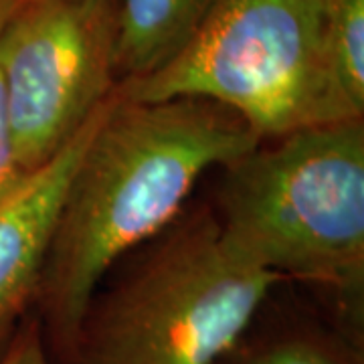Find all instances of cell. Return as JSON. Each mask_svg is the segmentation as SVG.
Segmentation results:
<instances>
[{
    "label": "cell",
    "instance_id": "obj_1",
    "mask_svg": "<svg viewBox=\"0 0 364 364\" xmlns=\"http://www.w3.org/2000/svg\"><path fill=\"white\" fill-rule=\"evenodd\" d=\"M259 142L215 102H134L114 91L69 178L41 273L35 314L55 364L107 272L176 221L207 172Z\"/></svg>",
    "mask_w": 364,
    "mask_h": 364
},
{
    "label": "cell",
    "instance_id": "obj_2",
    "mask_svg": "<svg viewBox=\"0 0 364 364\" xmlns=\"http://www.w3.org/2000/svg\"><path fill=\"white\" fill-rule=\"evenodd\" d=\"M223 170V239L279 279L330 291L340 334L363 348L364 119L259 142Z\"/></svg>",
    "mask_w": 364,
    "mask_h": 364
},
{
    "label": "cell",
    "instance_id": "obj_3",
    "mask_svg": "<svg viewBox=\"0 0 364 364\" xmlns=\"http://www.w3.org/2000/svg\"><path fill=\"white\" fill-rule=\"evenodd\" d=\"M136 251L93 294L61 364H217L282 282L237 255L208 208Z\"/></svg>",
    "mask_w": 364,
    "mask_h": 364
},
{
    "label": "cell",
    "instance_id": "obj_4",
    "mask_svg": "<svg viewBox=\"0 0 364 364\" xmlns=\"http://www.w3.org/2000/svg\"><path fill=\"white\" fill-rule=\"evenodd\" d=\"M342 0H217L172 61L116 91L134 102L208 100L241 117L261 142L363 119L334 69Z\"/></svg>",
    "mask_w": 364,
    "mask_h": 364
},
{
    "label": "cell",
    "instance_id": "obj_5",
    "mask_svg": "<svg viewBox=\"0 0 364 364\" xmlns=\"http://www.w3.org/2000/svg\"><path fill=\"white\" fill-rule=\"evenodd\" d=\"M0 75L16 152L33 174L116 90L114 0H21L0 33Z\"/></svg>",
    "mask_w": 364,
    "mask_h": 364
},
{
    "label": "cell",
    "instance_id": "obj_6",
    "mask_svg": "<svg viewBox=\"0 0 364 364\" xmlns=\"http://www.w3.org/2000/svg\"><path fill=\"white\" fill-rule=\"evenodd\" d=\"M112 100L114 93L102 102L57 156L35 170L0 205V354L37 301L41 273L67 184Z\"/></svg>",
    "mask_w": 364,
    "mask_h": 364
},
{
    "label": "cell",
    "instance_id": "obj_7",
    "mask_svg": "<svg viewBox=\"0 0 364 364\" xmlns=\"http://www.w3.org/2000/svg\"><path fill=\"white\" fill-rule=\"evenodd\" d=\"M217 0H114L116 77L158 71L191 43Z\"/></svg>",
    "mask_w": 364,
    "mask_h": 364
},
{
    "label": "cell",
    "instance_id": "obj_8",
    "mask_svg": "<svg viewBox=\"0 0 364 364\" xmlns=\"http://www.w3.org/2000/svg\"><path fill=\"white\" fill-rule=\"evenodd\" d=\"M217 364H363V348L338 330L299 326L263 338L245 332Z\"/></svg>",
    "mask_w": 364,
    "mask_h": 364
},
{
    "label": "cell",
    "instance_id": "obj_9",
    "mask_svg": "<svg viewBox=\"0 0 364 364\" xmlns=\"http://www.w3.org/2000/svg\"><path fill=\"white\" fill-rule=\"evenodd\" d=\"M334 69L350 107L364 116V0H342L334 26Z\"/></svg>",
    "mask_w": 364,
    "mask_h": 364
},
{
    "label": "cell",
    "instance_id": "obj_10",
    "mask_svg": "<svg viewBox=\"0 0 364 364\" xmlns=\"http://www.w3.org/2000/svg\"><path fill=\"white\" fill-rule=\"evenodd\" d=\"M28 176L31 172H26L16 152L11 122L6 114L4 85H2V75H0V205L6 198H11L25 184Z\"/></svg>",
    "mask_w": 364,
    "mask_h": 364
},
{
    "label": "cell",
    "instance_id": "obj_11",
    "mask_svg": "<svg viewBox=\"0 0 364 364\" xmlns=\"http://www.w3.org/2000/svg\"><path fill=\"white\" fill-rule=\"evenodd\" d=\"M0 364H55L37 314L28 316L0 354Z\"/></svg>",
    "mask_w": 364,
    "mask_h": 364
},
{
    "label": "cell",
    "instance_id": "obj_12",
    "mask_svg": "<svg viewBox=\"0 0 364 364\" xmlns=\"http://www.w3.org/2000/svg\"><path fill=\"white\" fill-rule=\"evenodd\" d=\"M18 6V0H0V33L4 25L9 23L11 14L14 13V9Z\"/></svg>",
    "mask_w": 364,
    "mask_h": 364
},
{
    "label": "cell",
    "instance_id": "obj_13",
    "mask_svg": "<svg viewBox=\"0 0 364 364\" xmlns=\"http://www.w3.org/2000/svg\"><path fill=\"white\" fill-rule=\"evenodd\" d=\"M18 2H21V0H18Z\"/></svg>",
    "mask_w": 364,
    "mask_h": 364
}]
</instances>
